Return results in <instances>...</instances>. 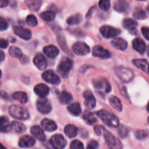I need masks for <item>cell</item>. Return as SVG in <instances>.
<instances>
[{
  "mask_svg": "<svg viewBox=\"0 0 149 149\" xmlns=\"http://www.w3.org/2000/svg\"><path fill=\"white\" fill-rule=\"evenodd\" d=\"M147 11H148V13H149V5L148 6V7H147Z\"/></svg>",
  "mask_w": 149,
  "mask_h": 149,
  "instance_id": "57",
  "label": "cell"
},
{
  "mask_svg": "<svg viewBox=\"0 0 149 149\" xmlns=\"http://www.w3.org/2000/svg\"><path fill=\"white\" fill-rule=\"evenodd\" d=\"M42 79L51 84L57 85L61 83V79L52 70H47L42 74Z\"/></svg>",
  "mask_w": 149,
  "mask_h": 149,
  "instance_id": "7",
  "label": "cell"
},
{
  "mask_svg": "<svg viewBox=\"0 0 149 149\" xmlns=\"http://www.w3.org/2000/svg\"><path fill=\"white\" fill-rule=\"evenodd\" d=\"M25 2L30 10L37 11L41 7L42 0H25Z\"/></svg>",
  "mask_w": 149,
  "mask_h": 149,
  "instance_id": "30",
  "label": "cell"
},
{
  "mask_svg": "<svg viewBox=\"0 0 149 149\" xmlns=\"http://www.w3.org/2000/svg\"><path fill=\"white\" fill-rule=\"evenodd\" d=\"M93 85H94L95 88L98 89V90H103V89H104L106 93H109L111 91L110 84L106 80H95V81H93Z\"/></svg>",
  "mask_w": 149,
  "mask_h": 149,
  "instance_id": "25",
  "label": "cell"
},
{
  "mask_svg": "<svg viewBox=\"0 0 149 149\" xmlns=\"http://www.w3.org/2000/svg\"><path fill=\"white\" fill-rule=\"evenodd\" d=\"M9 53L13 58H18V59L23 55L21 49L17 47H11L9 49Z\"/></svg>",
  "mask_w": 149,
  "mask_h": 149,
  "instance_id": "37",
  "label": "cell"
},
{
  "mask_svg": "<svg viewBox=\"0 0 149 149\" xmlns=\"http://www.w3.org/2000/svg\"><path fill=\"white\" fill-rule=\"evenodd\" d=\"M82 17L80 14H76L74 15H71V17H68L67 19V23L69 26H75V25H78L81 23Z\"/></svg>",
  "mask_w": 149,
  "mask_h": 149,
  "instance_id": "34",
  "label": "cell"
},
{
  "mask_svg": "<svg viewBox=\"0 0 149 149\" xmlns=\"http://www.w3.org/2000/svg\"><path fill=\"white\" fill-rule=\"evenodd\" d=\"M50 143L52 146L55 149H63L67 144L65 138L60 134L54 135L51 138Z\"/></svg>",
  "mask_w": 149,
  "mask_h": 149,
  "instance_id": "10",
  "label": "cell"
},
{
  "mask_svg": "<svg viewBox=\"0 0 149 149\" xmlns=\"http://www.w3.org/2000/svg\"><path fill=\"white\" fill-rule=\"evenodd\" d=\"M33 63L39 70H45L47 65V61L42 54L38 53L33 58Z\"/></svg>",
  "mask_w": 149,
  "mask_h": 149,
  "instance_id": "14",
  "label": "cell"
},
{
  "mask_svg": "<svg viewBox=\"0 0 149 149\" xmlns=\"http://www.w3.org/2000/svg\"><path fill=\"white\" fill-rule=\"evenodd\" d=\"M73 52L77 55H85L90 52V48L87 44L82 42H77L73 45Z\"/></svg>",
  "mask_w": 149,
  "mask_h": 149,
  "instance_id": "9",
  "label": "cell"
},
{
  "mask_svg": "<svg viewBox=\"0 0 149 149\" xmlns=\"http://www.w3.org/2000/svg\"><path fill=\"white\" fill-rule=\"evenodd\" d=\"M148 73H149V70H148Z\"/></svg>",
  "mask_w": 149,
  "mask_h": 149,
  "instance_id": "61",
  "label": "cell"
},
{
  "mask_svg": "<svg viewBox=\"0 0 149 149\" xmlns=\"http://www.w3.org/2000/svg\"><path fill=\"white\" fill-rule=\"evenodd\" d=\"M9 113L15 119L26 120L29 118V113L25 108L17 105H13L9 108Z\"/></svg>",
  "mask_w": 149,
  "mask_h": 149,
  "instance_id": "2",
  "label": "cell"
},
{
  "mask_svg": "<svg viewBox=\"0 0 149 149\" xmlns=\"http://www.w3.org/2000/svg\"><path fill=\"white\" fill-rule=\"evenodd\" d=\"M94 9H95V7H93V8H91L90 10V11L88 12V13H87V17H90V16H91V14H93V10H94Z\"/></svg>",
  "mask_w": 149,
  "mask_h": 149,
  "instance_id": "53",
  "label": "cell"
},
{
  "mask_svg": "<svg viewBox=\"0 0 149 149\" xmlns=\"http://www.w3.org/2000/svg\"><path fill=\"white\" fill-rule=\"evenodd\" d=\"M127 133H128V131L125 127H121L119 128V135H120L122 138H125V137H126L127 135Z\"/></svg>",
  "mask_w": 149,
  "mask_h": 149,
  "instance_id": "45",
  "label": "cell"
},
{
  "mask_svg": "<svg viewBox=\"0 0 149 149\" xmlns=\"http://www.w3.org/2000/svg\"><path fill=\"white\" fill-rule=\"evenodd\" d=\"M93 55L95 57H97V58H102V59H108L111 57V53L106 49L105 48H103V47L100 46V45H97V46H95L93 48Z\"/></svg>",
  "mask_w": 149,
  "mask_h": 149,
  "instance_id": "11",
  "label": "cell"
},
{
  "mask_svg": "<svg viewBox=\"0 0 149 149\" xmlns=\"http://www.w3.org/2000/svg\"><path fill=\"white\" fill-rule=\"evenodd\" d=\"M137 26L138 23L131 18H126L123 20V26L125 29H128L132 34H137Z\"/></svg>",
  "mask_w": 149,
  "mask_h": 149,
  "instance_id": "20",
  "label": "cell"
},
{
  "mask_svg": "<svg viewBox=\"0 0 149 149\" xmlns=\"http://www.w3.org/2000/svg\"><path fill=\"white\" fill-rule=\"evenodd\" d=\"M147 110H148V111L149 112V103H148V106H147Z\"/></svg>",
  "mask_w": 149,
  "mask_h": 149,
  "instance_id": "56",
  "label": "cell"
},
{
  "mask_svg": "<svg viewBox=\"0 0 149 149\" xmlns=\"http://www.w3.org/2000/svg\"><path fill=\"white\" fill-rule=\"evenodd\" d=\"M142 1H144V0H142Z\"/></svg>",
  "mask_w": 149,
  "mask_h": 149,
  "instance_id": "60",
  "label": "cell"
},
{
  "mask_svg": "<svg viewBox=\"0 0 149 149\" xmlns=\"http://www.w3.org/2000/svg\"><path fill=\"white\" fill-rule=\"evenodd\" d=\"M33 90L35 93L40 97H46L49 93V88L45 84H36Z\"/></svg>",
  "mask_w": 149,
  "mask_h": 149,
  "instance_id": "15",
  "label": "cell"
},
{
  "mask_svg": "<svg viewBox=\"0 0 149 149\" xmlns=\"http://www.w3.org/2000/svg\"><path fill=\"white\" fill-rule=\"evenodd\" d=\"M0 149H6V148L2 145V144L0 143Z\"/></svg>",
  "mask_w": 149,
  "mask_h": 149,
  "instance_id": "54",
  "label": "cell"
},
{
  "mask_svg": "<svg viewBox=\"0 0 149 149\" xmlns=\"http://www.w3.org/2000/svg\"><path fill=\"white\" fill-rule=\"evenodd\" d=\"M1 74H1V70H0V78H1Z\"/></svg>",
  "mask_w": 149,
  "mask_h": 149,
  "instance_id": "58",
  "label": "cell"
},
{
  "mask_svg": "<svg viewBox=\"0 0 149 149\" xmlns=\"http://www.w3.org/2000/svg\"><path fill=\"white\" fill-rule=\"evenodd\" d=\"M58 99L62 104H68L73 100V97L71 93L64 91L60 93L58 95Z\"/></svg>",
  "mask_w": 149,
  "mask_h": 149,
  "instance_id": "28",
  "label": "cell"
},
{
  "mask_svg": "<svg viewBox=\"0 0 149 149\" xmlns=\"http://www.w3.org/2000/svg\"><path fill=\"white\" fill-rule=\"evenodd\" d=\"M148 122L149 123V116H148Z\"/></svg>",
  "mask_w": 149,
  "mask_h": 149,
  "instance_id": "59",
  "label": "cell"
},
{
  "mask_svg": "<svg viewBox=\"0 0 149 149\" xmlns=\"http://www.w3.org/2000/svg\"><path fill=\"white\" fill-rule=\"evenodd\" d=\"M99 7L103 10L107 11L110 9L111 1L110 0H100L99 1Z\"/></svg>",
  "mask_w": 149,
  "mask_h": 149,
  "instance_id": "41",
  "label": "cell"
},
{
  "mask_svg": "<svg viewBox=\"0 0 149 149\" xmlns=\"http://www.w3.org/2000/svg\"><path fill=\"white\" fill-rule=\"evenodd\" d=\"M15 33L24 40H29L31 38V32L29 29H25L22 26H15L13 28Z\"/></svg>",
  "mask_w": 149,
  "mask_h": 149,
  "instance_id": "12",
  "label": "cell"
},
{
  "mask_svg": "<svg viewBox=\"0 0 149 149\" xmlns=\"http://www.w3.org/2000/svg\"><path fill=\"white\" fill-rule=\"evenodd\" d=\"M31 133L36 139L40 141H45V139H46L43 130L38 125H35V126L32 127L31 129Z\"/></svg>",
  "mask_w": 149,
  "mask_h": 149,
  "instance_id": "19",
  "label": "cell"
},
{
  "mask_svg": "<svg viewBox=\"0 0 149 149\" xmlns=\"http://www.w3.org/2000/svg\"><path fill=\"white\" fill-rule=\"evenodd\" d=\"M104 138L109 149H122L123 146L118 138L113 136L111 132L105 130Z\"/></svg>",
  "mask_w": 149,
  "mask_h": 149,
  "instance_id": "4",
  "label": "cell"
},
{
  "mask_svg": "<svg viewBox=\"0 0 149 149\" xmlns=\"http://www.w3.org/2000/svg\"><path fill=\"white\" fill-rule=\"evenodd\" d=\"M43 51L45 55L49 58H55L59 54L58 49L53 45H49V46L45 47H44Z\"/></svg>",
  "mask_w": 149,
  "mask_h": 149,
  "instance_id": "24",
  "label": "cell"
},
{
  "mask_svg": "<svg viewBox=\"0 0 149 149\" xmlns=\"http://www.w3.org/2000/svg\"><path fill=\"white\" fill-rule=\"evenodd\" d=\"M83 118H84L85 122H87L88 125H94L95 123L97 122V119H96L95 116L92 112L88 111L84 112Z\"/></svg>",
  "mask_w": 149,
  "mask_h": 149,
  "instance_id": "33",
  "label": "cell"
},
{
  "mask_svg": "<svg viewBox=\"0 0 149 149\" xmlns=\"http://www.w3.org/2000/svg\"><path fill=\"white\" fill-rule=\"evenodd\" d=\"M70 148L71 149H84V145L81 141H78V140H75V141H72L70 145Z\"/></svg>",
  "mask_w": 149,
  "mask_h": 149,
  "instance_id": "42",
  "label": "cell"
},
{
  "mask_svg": "<svg viewBox=\"0 0 149 149\" xmlns=\"http://www.w3.org/2000/svg\"><path fill=\"white\" fill-rule=\"evenodd\" d=\"M35 144V139L29 135L22 137L19 141V146L21 148H29L33 146Z\"/></svg>",
  "mask_w": 149,
  "mask_h": 149,
  "instance_id": "17",
  "label": "cell"
},
{
  "mask_svg": "<svg viewBox=\"0 0 149 149\" xmlns=\"http://www.w3.org/2000/svg\"><path fill=\"white\" fill-rule=\"evenodd\" d=\"M141 31H142V33L144 36V37L149 40V28L143 27L142 29H141Z\"/></svg>",
  "mask_w": 149,
  "mask_h": 149,
  "instance_id": "46",
  "label": "cell"
},
{
  "mask_svg": "<svg viewBox=\"0 0 149 149\" xmlns=\"http://www.w3.org/2000/svg\"><path fill=\"white\" fill-rule=\"evenodd\" d=\"M132 47L134 49L141 54H143L146 49V45L144 41L140 38H135L132 42Z\"/></svg>",
  "mask_w": 149,
  "mask_h": 149,
  "instance_id": "18",
  "label": "cell"
},
{
  "mask_svg": "<svg viewBox=\"0 0 149 149\" xmlns=\"http://www.w3.org/2000/svg\"><path fill=\"white\" fill-rule=\"evenodd\" d=\"M84 98V105L88 109H93L96 106V100L93 93L90 91H85L83 94Z\"/></svg>",
  "mask_w": 149,
  "mask_h": 149,
  "instance_id": "13",
  "label": "cell"
},
{
  "mask_svg": "<svg viewBox=\"0 0 149 149\" xmlns=\"http://www.w3.org/2000/svg\"><path fill=\"white\" fill-rule=\"evenodd\" d=\"M26 23H27L29 26L34 27V26H36L38 23L37 19H36V17H35L33 15H28V17H26Z\"/></svg>",
  "mask_w": 149,
  "mask_h": 149,
  "instance_id": "40",
  "label": "cell"
},
{
  "mask_svg": "<svg viewBox=\"0 0 149 149\" xmlns=\"http://www.w3.org/2000/svg\"><path fill=\"white\" fill-rule=\"evenodd\" d=\"M129 3L127 0H116L114 2L113 8L119 13H126L129 10Z\"/></svg>",
  "mask_w": 149,
  "mask_h": 149,
  "instance_id": "16",
  "label": "cell"
},
{
  "mask_svg": "<svg viewBox=\"0 0 149 149\" xmlns=\"http://www.w3.org/2000/svg\"><path fill=\"white\" fill-rule=\"evenodd\" d=\"M4 58H5V55H4V53L2 52V51L0 50V62L4 61Z\"/></svg>",
  "mask_w": 149,
  "mask_h": 149,
  "instance_id": "52",
  "label": "cell"
},
{
  "mask_svg": "<svg viewBox=\"0 0 149 149\" xmlns=\"http://www.w3.org/2000/svg\"><path fill=\"white\" fill-rule=\"evenodd\" d=\"M74 63L72 60L69 58H63L60 62L58 66V72L61 74L63 77L65 78L68 77L70 71L72 68Z\"/></svg>",
  "mask_w": 149,
  "mask_h": 149,
  "instance_id": "3",
  "label": "cell"
},
{
  "mask_svg": "<svg viewBox=\"0 0 149 149\" xmlns=\"http://www.w3.org/2000/svg\"><path fill=\"white\" fill-rule=\"evenodd\" d=\"M8 28V23L3 17H0V31H4Z\"/></svg>",
  "mask_w": 149,
  "mask_h": 149,
  "instance_id": "43",
  "label": "cell"
},
{
  "mask_svg": "<svg viewBox=\"0 0 149 149\" xmlns=\"http://www.w3.org/2000/svg\"><path fill=\"white\" fill-rule=\"evenodd\" d=\"M64 131H65V135H66L68 138H74V137L77 136L78 130H77V127L75 125H68L65 126Z\"/></svg>",
  "mask_w": 149,
  "mask_h": 149,
  "instance_id": "27",
  "label": "cell"
},
{
  "mask_svg": "<svg viewBox=\"0 0 149 149\" xmlns=\"http://www.w3.org/2000/svg\"><path fill=\"white\" fill-rule=\"evenodd\" d=\"M104 128L103 127L101 126H95V131L96 134L98 135H101V132L102 131L104 130Z\"/></svg>",
  "mask_w": 149,
  "mask_h": 149,
  "instance_id": "48",
  "label": "cell"
},
{
  "mask_svg": "<svg viewBox=\"0 0 149 149\" xmlns=\"http://www.w3.org/2000/svg\"><path fill=\"white\" fill-rule=\"evenodd\" d=\"M111 45L113 47L119 50H125L127 48V42L122 38H115L111 42Z\"/></svg>",
  "mask_w": 149,
  "mask_h": 149,
  "instance_id": "23",
  "label": "cell"
},
{
  "mask_svg": "<svg viewBox=\"0 0 149 149\" xmlns=\"http://www.w3.org/2000/svg\"><path fill=\"white\" fill-rule=\"evenodd\" d=\"M100 31L103 36H104L106 39L114 38L115 36H118L121 33V31L119 29L110 26H102L100 29Z\"/></svg>",
  "mask_w": 149,
  "mask_h": 149,
  "instance_id": "8",
  "label": "cell"
},
{
  "mask_svg": "<svg viewBox=\"0 0 149 149\" xmlns=\"http://www.w3.org/2000/svg\"><path fill=\"white\" fill-rule=\"evenodd\" d=\"M13 130L12 124H10L8 118L6 116L0 117V132H9Z\"/></svg>",
  "mask_w": 149,
  "mask_h": 149,
  "instance_id": "21",
  "label": "cell"
},
{
  "mask_svg": "<svg viewBox=\"0 0 149 149\" xmlns=\"http://www.w3.org/2000/svg\"><path fill=\"white\" fill-rule=\"evenodd\" d=\"M0 97L3 99H8V95L4 91H0Z\"/></svg>",
  "mask_w": 149,
  "mask_h": 149,
  "instance_id": "51",
  "label": "cell"
},
{
  "mask_svg": "<svg viewBox=\"0 0 149 149\" xmlns=\"http://www.w3.org/2000/svg\"><path fill=\"white\" fill-rule=\"evenodd\" d=\"M97 116L106 124L111 127H116L119 126V119L115 115L106 110H100L97 113Z\"/></svg>",
  "mask_w": 149,
  "mask_h": 149,
  "instance_id": "1",
  "label": "cell"
},
{
  "mask_svg": "<svg viewBox=\"0 0 149 149\" xmlns=\"http://www.w3.org/2000/svg\"><path fill=\"white\" fill-rule=\"evenodd\" d=\"M98 148V143L95 141H91L87 145V149H97Z\"/></svg>",
  "mask_w": 149,
  "mask_h": 149,
  "instance_id": "44",
  "label": "cell"
},
{
  "mask_svg": "<svg viewBox=\"0 0 149 149\" xmlns=\"http://www.w3.org/2000/svg\"><path fill=\"white\" fill-rule=\"evenodd\" d=\"M9 0H0V7H5L8 5Z\"/></svg>",
  "mask_w": 149,
  "mask_h": 149,
  "instance_id": "50",
  "label": "cell"
},
{
  "mask_svg": "<svg viewBox=\"0 0 149 149\" xmlns=\"http://www.w3.org/2000/svg\"><path fill=\"white\" fill-rule=\"evenodd\" d=\"M109 103L111 106L116 109L118 111H122V104L121 103L120 100L116 96H111L109 98Z\"/></svg>",
  "mask_w": 149,
  "mask_h": 149,
  "instance_id": "29",
  "label": "cell"
},
{
  "mask_svg": "<svg viewBox=\"0 0 149 149\" xmlns=\"http://www.w3.org/2000/svg\"><path fill=\"white\" fill-rule=\"evenodd\" d=\"M135 135L137 139L144 140L148 137V131L144 130H137L135 132Z\"/></svg>",
  "mask_w": 149,
  "mask_h": 149,
  "instance_id": "39",
  "label": "cell"
},
{
  "mask_svg": "<svg viewBox=\"0 0 149 149\" xmlns=\"http://www.w3.org/2000/svg\"><path fill=\"white\" fill-rule=\"evenodd\" d=\"M8 46V42L5 39H0V48H6Z\"/></svg>",
  "mask_w": 149,
  "mask_h": 149,
  "instance_id": "47",
  "label": "cell"
},
{
  "mask_svg": "<svg viewBox=\"0 0 149 149\" xmlns=\"http://www.w3.org/2000/svg\"><path fill=\"white\" fill-rule=\"evenodd\" d=\"M36 108L40 113L47 114L52 111V106L49 100L45 97H41L36 101Z\"/></svg>",
  "mask_w": 149,
  "mask_h": 149,
  "instance_id": "6",
  "label": "cell"
},
{
  "mask_svg": "<svg viewBox=\"0 0 149 149\" xmlns=\"http://www.w3.org/2000/svg\"><path fill=\"white\" fill-rule=\"evenodd\" d=\"M68 111L70 112V113H71L74 116H77L81 112V106H80V105L78 103H71V104H70L68 106Z\"/></svg>",
  "mask_w": 149,
  "mask_h": 149,
  "instance_id": "31",
  "label": "cell"
},
{
  "mask_svg": "<svg viewBox=\"0 0 149 149\" xmlns=\"http://www.w3.org/2000/svg\"><path fill=\"white\" fill-rule=\"evenodd\" d=\"M41 125H42V127H43V129L47 131V132H53V131L56 130L57 128H58L55 122L49 119H43L42 121Z\"/></svg>",
  "mask_w": 149,
  "mask_h": 149,
  "instance_id": "22",
  "label": "cell"
},
{
  "mask_svg": "<svg viewBox=\"0 0 149 149\" xmlns=\"http://www.w3.org/2000/svg\"><path fill=\"white\" fill-rule=\"evenodd\" d=\"M40 17L43 20L47 22H51L55 19V14L54 12L49 10V11L43 12L40 14Z\"/></svg>",
  "mask_w": 149,
  "mask_h": 149,
  "instance_id": "35",
  "label": "cell"
},
{
  "mask_svg": "<svg viewBox=\"0 0 149 149\" xmlns=\"http://www.w3.org/2000/svg\"><path fill=\"white\" fill-rule=\"evenodd\" d=\"M133 16L138 20H143L146 18V13L142 8H136L133 13Z\"/></svg>",
  "mask_w": 149,
  "mask_h": 149,
  "instance_id": "38",
  "label": "cell"
},
{
  "mask_svg": "<svg viewBox=\"0 0 149 149\" xmlns=\"http://www.w3.org/2000/svg\"><path fill=\"white\" fill-rule=\"evenodd\" d=\"M12 127L17 133H23L26 130V127L23 123L17 121H14L12 123Z\"/></svg>",
  "mask_w": 149,
  "mask_h": 149,
  "instance_id": "36",
  "label": "cell"
},
{
  "mask_svg": "<svg viewBox=\"0 0 149 149\" xmlns=\"http://www.w3.org/2000/svg\"><path fill=\"white\" fill-rule=\"evenodd\" d=\"M13 97L14 100H18L22 104H25L28 101L27 95L23 92H16L13 95Z\"/></svg>",
  "mask_w": 149,
  "mask_h": 149,
  "instance_id": "32",
  "label": "cell"
},
{
  "mask_svg": "<svg viewBox=\"0 0 149 149\" xmlns=\"http://www.w3.org/2000/svg\"><path fill=\"white\" fill-rule=\"evenodd\" d=\"M19 60H20V61L21 62V63L23 64H25V63H27L28 62H29V58H27V57L26 56V55H23L21 57H20V58H19Z\"/></svg>",
  "mask_w": 149,
  "mask_h": 149,
  "instance_id": "49",
  "label": "cell"
},
{
  "mask_svg": "<svg viewBox=\"0 0 149 149\" xmlns=\"http://www.w3.org/2000/svg\"><path fill=\"white\" fill-rule=\"evenodd\" d=\"M132 63L137 68H140L145 72L148 73L149 63L148 61L145 59H135L132 61Z\"/></svg>",
  "mask_w": 149,
  "mask_h": 149,
  "instance_id": "26",
  "label": "cell"
},
{
  "mask_svg": "<svg viewBox=\"0 0 149 149\" xmlns=\"http://www.w3.org/2000/svg\"><path fill=\"white\" fill-rule=\"evenodd\" d=\"M147 55H148V56L149 57V45L148 47H147Z\"/></svg>",
  "mask_w": 149,
  "mask_h": 149,
  "instance_id": "55",
  "label": "cell"
},
{
  "mask_svg": "<svg viewBox=\"0 0 149 149\" xmlns=\"http://www.w3.org/2000/svg\"><path fill=\"white\" fill-rule=\"evenodd\" d=\"M115 72L116 76L124 82H130L134 77L132 71L125 67H117L115 68Z\"/></svg>",
  "mask_w": 149,
  "mask_h": 149,
  "instance_id": "5",
  "label": "cell"
}]
</instances>
